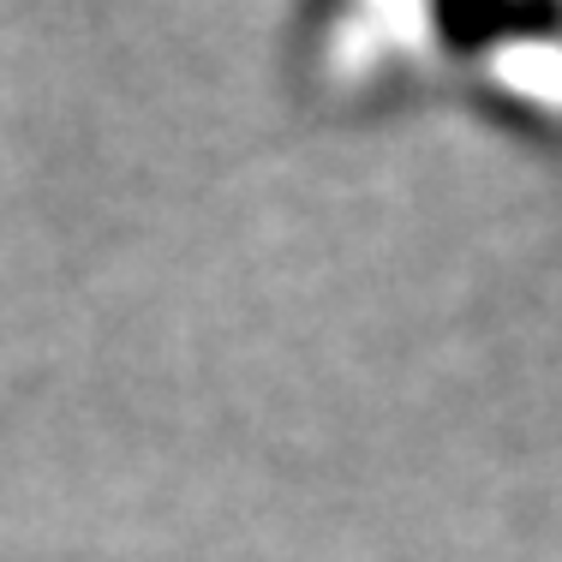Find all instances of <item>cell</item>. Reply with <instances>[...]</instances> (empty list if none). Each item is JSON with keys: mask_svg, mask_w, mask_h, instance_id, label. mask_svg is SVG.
<instances>
[]
</instances>
